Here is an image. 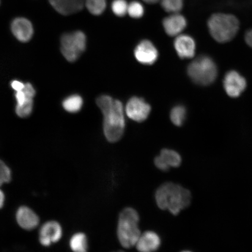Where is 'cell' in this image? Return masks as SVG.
<instances>
[{
  "mask_svg": "<svg viewBox=\"0 0 252 252\" xmlns=\"http://www.w3.org/2000/svg\"><path fill=\"white\" fill-rule=\"evenodd\" d=\"M87 37L80 31L63 34L61 39L62 53L67 61L74 62L86 50Z\"/></svg>",
  "mask_w": 252,
  "mask_h": 252,
  "instance_id": "8992f818",
  "label": "cell"
},
{
  "mask_svg": "<svg viewBox=\"0 0 252 252\" xmlns=\"http://www.w3.org/2000/svg\"><path fill=\"white\" fill-rule=\"evenodd\" d=\"M161 6L167 12L179 13L184 7V0H160Z\"/></svg>",
  "mask_w": 252,
  "mask_h": 252,
  "instance_id": "603a6c76",
  "label": "cell"
},
{
  "mask_svg": "<svg viewBox=\"0 0 252 252\" xmlns=\"http://www.w3.org/2000/svg\"><path fill=\"white\" fill-rule=\"evenodd\" d=\"M11 172L7 165L0 160V187L3 184L10 182Z\"/></svg>",
  "mask_w": 252,
  "mask_h": 252,
  "instance_id": "484cf974",
  "label": "cell"
},
{
  "mask_svg": "<svg viewBox=\"0 0 252 252\" xmlns=\"http://www.w3.org/2000/svg\"><path fill=\"white\" fill-rule=\"evenodd\" d=\"M35 91L30 83L25 84L23 90L16 92L15 97L17 101L16 113L21 118L29 116L33 109V99Z\"/></svg>",
  "mask_w": 252,
  "mask_h": 252,
  "instance_id": "52a82bcc",
  "label": "cell"
},
{
  "mask_svg": "<svg viewBox=\"0 0 252 252\" xmlns=\"http://www.w3.org/2000/svg\"><path fill=\"white\" fill-rule=\"evenodd\" d=\"M245 39L248 45L252 48V29L247 32L245 34Z\"/></svg>",
  "mask_w": 252,
  "mask_h": 252,
  "instance_id": "83f0119b",
  "label": "cell"
},
{
  "mask_svg": "<svg viewBox=\"0 0 252 252\" xmlns=\"http://www.w3.org/2000/svg\"><path fill=\"white\" fill-rule=\"evenodd\" d=\"M151 106L143 99L134 96L128 100L125 108L126 114L133 121L142 122L149 117Z\"/></svg>",
  "mask_w": 252,
  "mask_h": 252,
  "instance_id": "ba28073f",
  "label": "cell"
},
{
  "mask_svg": "<svg viewBox=\"0 0 252 252\" xmlns=\"http://www.w3.org/2000/svg\"><path fill=\"white\" fill-rule=\"evenodd\" d=\"M62 235V228L60 223L55 220H49L40 228L39 240L41 245L47 247L61 240Z\"/></svg>",
  "mask_w": 252,
  "mask_h": 252,
  "instance_id": "9c48e42d",
  "label": "cell"
},
{
  "mask_svg": "<svg viewBox=\"0 0 252 252\" xmlns=\"http://www.w3.org/2000/svg\"><path fill=\"white\" fill-rule=\"evenodd\" d=\"M247 81L237 71H229L223 79V87L226 94L231 97L241 95L247 88Z\"/></svg>",
  "mask_w": 252,
  "mask_h": 252,
  "instance_id": "30bf717a",
  "label": "cell"
},
{
  "mask_svg": "<svg viewBox=\"0 0 252 252\" xmlns=\"http://www.w3.org/2000/svg\"><path fill=\"white\" fill-rule=\"evenodd\" d=\"M12 32L18 40L28 42L33 36V28L31 22L24 18H17L11 24Z\"/></svg>",
  "mask_w": 252,
  "mask_h": 252,
  "instance_id": "9a60e30c",
  "label": "cell"
},
{
  "mask_svg": "<svg viewBox=\"0 0 252 252\" xmlns=\"http://www.w3.org/2000/svg\"><path fill=\"white\" fill-rule=\"evenodd\" d=\"M125 252L124 251H118V252Z\"/></svg>",
  "mask_w": 252,
  "mask_h": 252,
  "instance_id": "4dcf8cb0",
  "label": "cell"
},
{
  "mask_svg": "<svg viewBox=\"0 0 252 252\" xmlns=\"http://www.w3.org/2000/svg\"><path fill=\"white\" fill-rule=\"evenodd\" d=\"M143 1L148 3V4H153L158 2L159 0H143Z\"/></svg>",
  "mask_w": 252,
  "mask_h": 252,
  "instance_id": "f546056e",
  "label": "cell"
},
{
  "mask_svg": "<svg viewBox=\"0 0 252 252\" xmlns=\"http://www.w3.org/2000/svg\"><path fill=\"white\" fill-rule=\"evenodd\" d=\"M127 14L130 17L138 19L143 17L144 14V8L140 2L133 1L128 4Z\"/></svg>",
  "mask_w": 252,
  "mask_h": 252,
  "instance_id": "cb8c5ba5",
  "label": "cell"
},
{
  "mask_svg": "<svg viewBox=\"0 0 252 252\" xmlns=\"http://www.w3.org/2000/svg\"><path fill=\"white\" fill-rule=\"evenodd\" d=\"M211 36L219 43H224L234 39L239 30V21L234 15L213 14L207 23Z\"/></svg>",
  "mask_w": 252,
  "mask_h": 252,
  "instance_id": "277c9868",
  "label": "cell"
},
{
  "mask_svg": "<svg viewBox=\"0 0 252 252\" xmlns=\"http://www.w3.org/2000/svg\"><path fill=\"white\" fill-rule=\"evenodd\" d=\"M83 105V100L78 94L70 96L63 102V108L68 112L77 113L81 110Z\"/></svg>",
  "mask_w": 252,
  "mask_h": 252,
  "instance_id": "ffe728a7",
  "label": "cell"
},
{
  "mask_svg": "<svg viewBox=\"0 0 252 252\" xmlns=\"http://www.w3.org/2000/svg\"><path fill=\"white\" fill-rule=\"evenodd\" d=\"M156 200L160 209L168 210L176 216L190 204L191 194L190 191L181 185L166 182L157 189Z\"/></svg>",
  "mask_w": 252,
  "mask_h": 252,
  "instance_id": "7a4b0ae2",
  "label": "cell"
},
{
  "mask_svg": "<svg viewBox=\"0 0 252 252\" xmlns=\"http://www.w3.org/2000/svg\"><path fill=\"white\" fill-rule=\"evenodd\" d=\"M5 202V195L3 191L0 189V209L4 206Z\"/></svg>",
  "mask_w": 252,
  "mask_h": 252,
  "instance_id": "f1b7e54d",
  "label": "cell"
},
{
  "mask_svg": "<svg viewBox=\"0 0 252 252\" xmlns=\"http://www.w3.org/2000/svg\"><path fill=\"white\" fill-rule=\"evenodd\" d=\"M189 252V251H183V252Z\"/></svg>",
  "mask_w": 252,
  "mask_h": 252,
  "instance_id": "1f68e13d",
  "label": "cell"
},
{
  "mask_svg": "<svg viewBox=\"0 0 252 252\" xmlns=\"http://www.w3.org/2000/svg\"><path fill=\"white\" fill-rule=\"evenodd\" d=\"M96 104L103 116V132L107 140L115 143L121 140L126 126L122 103L104 94L97 97Z\"/></svg>",
  "mask_w": 252,
  "mask_h": 252,
  "instance_id": "6da1fadb",
  "label": "cell"
},
{
  "mask_svg": "<svg viewBox=\"0 0 252 252\" xmlns=\"http://www.w3.org/2000/svg\"><path fill=\"white\" fill-rule=\"evenodd\" d=\"M88 11L94 15H101L106 7V0H85Z\"/></svg>",
  "mask_w": 252,
  "mask_h": 252,
  "instance_id": "44dd1931",
  "label": "cell"
},
{
  "mask_svg": "<svg viewBox=\"0 0 252 252\" xmlns=\"http://www.w3.org/2000/svg\"><path fill=\"white\" fill-rule=\"evenodd\" d=\"M174 47L179 58L191 59L196 52V45L195 40L188 34H179L174 41Z\"/></svg>",
  "mask_w": 252,
  "mask_h": 252,
  "instance_id": "4fadbf2b",
  "label": "cell"
},
{
  "mask_svg": "<svg viewBox=\"0 0 252 252\" xmlns=\"http://www.w3.org/2000/svg\"><path fill=\"white\" fill-rule=\"evenodd\" d=\"M170 117L173 124L181 126L187 117V109L182 105L176 106L172 109Z\"/></svg>",
  "mask_w": 252,
  "mask_h": 252,
  "instance_id": "7402d4cb",
  "label": "cell"
},
{
  "mask_svg": "<svg viewBox=\"0 0 252 252\" xmlns=\"http://www.w3.org/2000/svg\"><path fill=\"white\" fill-rule=\"evenodd\" d=\"M139 214L131 207L125 208L120 214L117 235L120 244L126 249L134 247L141 235L138 227Z\"/></svg>",
  "mask_w": 252,
  "mask_h": 252,
  "instance_id": "3957f363",
  "label": "cell"
},
{
  "mask_svg": "<svg viewBox=\"0 0 252 252\" xmlns=\"http://www.w3.org/2000/svg\"><path fill=\"white\" fill-rule=\"evenodd\" d=\"M70 247L73 252H88V240L86 234L78 232L72 235L70 241Z\"/></svg>",
  "mask_w": 252,
  "mask_h": 252,
  "instance_id": "d6986e66",
  "label": "cell"
},
{
  "mask_svg": "<svg viewBox=\"0 0 252 252\" xmlns=\"http://www.w3.org/2000/svg\"><path fill=\"white\" fill-rule=\"evenodd\" d=\"M217 72L216 63L207 56L198 57L188 67V74L191 80L203 86H209L216 80Z\"/></svg>",
  "mask_w": 252,
  "mask_h": 252,
  "instance_id": "5b68a950",
  "label": "cell"
},
{
  "mask_svg": "<svg viewBox=\"0 0 252 252\" xmlns=\"http://www.w3.org/2000/svg\"><path fill=\"white\" fill-rule=\"evenodd\" d=\"M134 56L141 64L152 65L158 58V52L150 40H143L135 47Z\"/></svg>",
  "mask_w": 252,
  "mask_h": 252,
  "instance_id": "8fae6325",
  "label": "cell"
},
{
  "mask_svg": "<svg viewBox=\"0 0 252 252\" xmlns=\"http://www.w3.org/2000/svg\"><path fill=\"white\" fill-rule=\"evenodd\" d=\"M160 243L158 235L149 231L141 234L135 246L139 252H155L158 250Z\"/></svg>",
  "mask_w": 252,
  "mask_h": 252,
  "instance_id": "e0dca14e",
  "label": "cell"
},
{
  "mask_svg": "<svg viewBox=\"0 0 252 252\" xmlns=\"http://www.w3.org/2000/svg\"><path fill=\"white\" fill-rule=\"evenodd\" d=\"M25 84L17 80L13 81L11 83V87L16 91V92H18V91L23 90L25 87Z\"/></svg>",
  "mask_w": 252,
  "mask_h": 252,
  "instance_id": "4316f807",
  "label": "cell"
},
{
  "mask_svg": "<svg viewBox=\"0 0 252 252\" xmlns=\"http://www.w3.org/2000/svg\"><path fill=\"white\" fill-rule=\"evenodd\" d=\"M50 4L59 14L69 15L83 9L85 0H49Z\"/></svg>",
  "mask_w": 252,
  "mask_h": 252,
  "instance_id": "ac0fdd59",
  "label": "cell"
},
{
  "mask_svg": "<svg viewBox=\"0 0 252 252\" xmlns=\"http://www.w3.org/2000/svg\"><path fill=\"white\" fill-rule=\"evenodd\" d=\"M182 158L175 151L163 149L160 155L154 159L157 168L162 171H168L171 168H177L181 165Z\"/></svg>",
  "mask_w": 252,
  "mask_h": 252,
  "instance_id": "7c38bea8",
  "label": "cell"
},
{
  "mask_svg": "<svg viewBox=\"0 0 252 252\" xmlns=\"http://www.w3.org/2000/svg\"><path fill=\"white\" fill-rule=\"evenodd\" d=\"M128 6L126 0H114L112 4V10L118 17H124L127 14Z\"/></svg>",
  "mask_w": 252,
  "mask_h": 252,
  "instance_id": "d4e9b609",
  "label": "cell"
},
{
  "mask_svg": "<svg viewBox=\"0 0 252 252\" xmlns=\"http://www.w3.org/2000/svg\"><path fill=\"white\" fill-rule=\"evenodd\" d=\"M18 224L24 229L31 231L38 226L40 220L37 214L27 206H21L16 213Z\"/></svg>",
  "mask_w": 252,
  "mask_h": 252,
  "instance_id": "5bb4252c",
  "label": "cell"
},
{
  "mask_svg": "<svg viewBox=\"0 0 252 252\" xmlns=\"http://www.w3.org/2000/svg\"><path fill=\"white\" fill-rule=\"evenodd\" d=\"M187 26V20L184 16L179 13L171 14L163 21V28L170 36L179 35Z\"/></svg>",
  "mask_w": 252,
  "mask_h": 252,
  "instance_id": "2e32d148",
  "label": "cell"
}]
</instances>
